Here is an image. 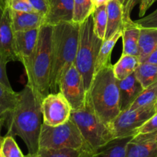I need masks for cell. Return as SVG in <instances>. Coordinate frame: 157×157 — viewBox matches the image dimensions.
<instances>
[{
  "instance_id": "cell-10",
  "label": "cell",
  "mask_w": 157,
  "mask_h": 157,
  "mask_svg": "<svg viewBox=\"0 0 157 157\" xmlns=\"http://www.w3.org/2000/svg\"><path fill=\"white\" fill-rule=\"evenodd\" d=\"M60 92L67 100L72 110L84 107L87 101V90L82 76L75 64L63 75L60 84Z\"/></svg>"
},
{
  "instance_id": "cell-34",
  "label": "cell",
  "mask_w": 157,
  "mask_h": 157,
  "mask_svg": "<svg viewBox=\"0 0 157 157\" xmlns=\"http://www.w3.org/2000/svg\"><path fill=\"white\" fill-rule=\"evenodd\" d=\"M8 61L5 58V57L0 53V83L6 86L7 88L12 90V86L9 81V78L7 76V72H6V64H8Z\"/></svg>"
},
{
  "instance_id": "cell-37",
  "label": "cell",
  "mask_w": 157,
  "mask_h": 157,
  "mask_svg": "<svg viewBox=\"0 0 157 157\" xmlns=\"http://www.w3.org/2000/svg\"><path fill=\"white\" fill-rule=\"evenodd\" d=\"M147 2H148V0H142L140 5V14H139V15H140V18L144 17V15H145L146 12L147 11Z\"/></svg>"
},
{
  "instance_id": "cell-27",
  "label": "cell",
  "mask_w": 157,
  "mask_h": 157,
  "mask_svg": "<svg viewBox=\"0 0 157 157\" xmlns=\"http://www.w3.org/2000/svg\"><path fill=\"white\" fill-rule=\"evenodd\" d=\"M94 31L98 38L104 40L107 25V5L95 7L93 14Z\"/></svg>"
},
{
  "instance_id": "cell-16",
  "label": "cell",
  "mask_w": 157,
  "mask_h": 157,
  "mask_svg": "<svg viewBox=\"0 0 157 157\" xmlns=\"http://www.w3.org/2000/svg\"><path fill=\"white\" fill-rule=\"evenodd\" d=\"M10 17L14 32L40 29L44 25V15L37 12H17L10 9Z\"/></svg>"
},
{
  "instance_id": "cell-41",
  "label": "cell",
  "mask_w": 157,
  "mask_h": 157,
  "mask_svg": "<svg viewBox=\"0 0 157 157\" xmlns=\"http://www.w3.org/2000/svg\"><path fill=\"white\" fill-rule=\"evenodd\" d=\"M156 1V0H148V2H147V9H148L149 8H150V6H151Z\"/></svg>"
},
{
  "instance_id": "cell-33",
  "label": "cell",
  "mask_w": 157,
  "mask_h": 157,
  "mask_svg": "<svg viewBox=\"0 0 157 157\" xmlns=\"http://www.w3.org/2000/svg\"><path fill=\"white\" fill-rule=\"evenodd\" d=\"M157 130V111L148 121H146L139 129H138L137 133H151Z\"/></svg>"
},
{
  "instance_id": "cell-1",
  "label": "cell",
  "mask_w": 157,
  "mask_h": 157,
  "mask_svg": "<svg viewBox=\"0 0 157 157\" xmlns=\"http://www.w3.org/2000/svg\"><path fill=\"white\" fill-rule=\"evenodd\" d=\"M41 101L27 84L18 92V102L6 117V135L19 136L27 147L29 153L39 150V138L43 121Z\"/></svg>"
},
{
  "instance_id": "cell-18",
  "label": "cell",
  "mask_w": 157,
  "mask_h": 157,
  "mask_svg": "<svg viewBox=\"0 0 157 157\" xmlns=\"http://www.w3.org/2000/svg\"><path fill=\"white\" fill-rule=\"evenodd\" d=\"M107 25L105 38L121 30L124 28L123 20V5L118 0H110L107 5Z\"/></svg>"
},
{
  "instance_id": "cell-44",
  "label": "cell",
  "mask_w": 157,
  "mask_h": 157,
  "mask_svg": "<svg viewBox=\"0 0 157 157\" xmlns=\"http://www.w3.org/2000/svg\"><path fill=\"white\" fill-rule=\"evenodd\" d=\"M118 1H119V2H121V4H122V5H123V3H124V0H118Z\"/></svg>"
},
{
  "instance_id": "cell-19",
  "label": "cell",
  "mask_w": 157,
  "mask_h": 157,
  "mask_svg": "<svg viewBox=\"0 0 157 157\" xmlns=\"http://www.w3.org/2000/svg\"><path fill=\"white\" fill-rule=\"evenodd\" d=\"M133 136L114 138L95 150L91 157H127V144Z\"/></svg>"
},
{
  "instance_id": "cell-28",
  "label": "cell",
  "mask_w": 157,
  "mask_h": 157,
  "mask_svg": "<svg viewBox=\"0 0 157 157\" xmlns=\"http://www.w3.org/2000/svg\"><path fill=\"white\" fill-rule=\"evenodd\" d=\"M73 22L81 24L93 14L95 9L93 0H74Z\"/></svg>"
},
{
  "instance_id": "cell-31",
  "label": "cell",
  "mask_w": 157,
  "mask_h": 157,
  "mask_svg": "<svg viewBox=\"0 0 157 157\" xmlns=\"http://www.w3.org/2000/svg\"><path fill=\"white\" fill-rule=\"evenodd\" d=\"M134 24L140 28L157 29V9L145 17L133 21Z\"/></svg>"
},
{
  "instance_id": "cell-42",
  "label": "cell",
  "mask_w": 157,
  "mask_h": 157,
  "mask_svg": "<svg viewBox=\"0 0 157 157\" xmlns=\"http://www.w3.org/2000/svg\"><path fill=\"white\" fill-rule=\"evenodd\" d=\"M24 157H39L38 153H35V154H32V153H28L27 155H25Z\"/></svg>"
},
{
  "instance_id": "cell-4",
  "label": "cell",
  "mask_w": 157,
  "mask_h": 157,
  "mask_svg": "<svg viewBox=\"0 0 157 157\" xmlns=\"http://www.w3.org/2000/svg\"><path fill=\"white\" fill-rule=\"evenodd\" d=\"M53 26L43 25L34 55L25 67L28 84L33 89L40 101L50 94L49 81L52 70V42Z\"/></svg>"
},
{
  "instance_id": "cell-17",
  "label": "cell",
  "mask_w": 157,
  "mask_h": 157,
  "mask_svg": "<svg viewBox=\"0 0 157 157\" xmlns=\"http://www.w3.org/2000/svg\"><path fill=\"white\" fill-rule=\"evenodd\" d=\"M140 28L134 24L133 21L124 25L123 28L122 55L139 56V38Z\"/></svg>"
},
{
  "instance_id": "cell-22",
  "label": "cell",
  "mask_w": 157,
  "mask_h": 157,
  "mask_svg": "<svg viewBox=\"0 0 157 157\" xmlns=\"http://www.w3.org/2000/svg\"><path fill=\"white\" fill-rule=\"evenodd\" d=\"M140 64L138 57L122 55L119 61L113 65V74L117 80H123L133 75Z\"/></svg>"
},
{
  "instance_id": "cell-21",
  "label": "cell",
  "mask_w": 157,
  "mask_h": 157,
  "mask_svg": "<svg viewBox=\"0 0 157 157\" xmlns=\"http://www.w3.org/2000/svg\"><path fill=\"white\" fill-rule=\"evenodd\" d=\"M122 35L123 29H121V30H119L116 33L113 34L110 38H106L103 41L102 45L100 49L96 64H95L94 74L110 62V56H111L112 51H113L114 46L116 45L118 40L122 38Z\"/></svg>"
},
{
  "instance_id": "cell-38",
  "label": "cell",
  "mask_w": 157,
  "mask_h": 157,
  "mask_svg": "<svg viewBox=\"0 0 157 157\" xmlns=\"http://www.w3.org/2000/svg\"><path fill=\"white\" fill-rule=\"evenodd\" d=\"M109 2H110V0H94V3L95 7L103 6V5H107V3H108Z\"/></svg>"
},
{
  "instance_id": "cell-32",
  "label": "cell",
  "mask_w": 157,
  "mask_h": 157,
  "mask_svg": "<svg viewBox=\"0 0 157 157\" xmlns=\"http://www.w3.org/2000/svg\"><path fill=\"white\" fill-rule=\"evenodd\" d=\"M142 0H124L123 3V20L124 25L131 22L133 20L130 18V15L133 8L138 4L141 3Z\"/></svg>"
},
{
  "instance_id": "cell-14",
  "label": "cell",
  "mask_w": 157,
  "mask_h": 157,
  "mask_svg": "<svg viewBox=\"0 0 157 157\" xmlns=\"http://www.w3.org/2000/svg\"><path fill=\"white\" fill-rule=\"evenodd\" d=\"M40 29H32L25 32H15V44L17 55L20 62L25 67L30 62L34 55L38 37Z\"/></svg>"
},
{
  "instance_id": "cell-12",
  "label": "cell",
  "mask_w": 157,
  "mask_h": 157,
  "mask_svg": "<svg viewBox=\"0 0 157 157\" xmlns=\"http://www.w3.org/2000/svg\"><path fill=\"white\" fill-rule=\"evenodd\" d=\"M127 157H157V130L134 135L127 144Z\"/></svg>"
},
{
  "instance_id": "cell-30",
  "label": "cell",
  "mask_w": 157,
  "mask_h": 157,
  "mask_svg": "<svg viewBox=\"0 0 157 157\" xmlns=\"http://www.w3.org/2000/svg\"><path fill=\"white\" fill-rule=\"evenodd\" d=\"M7 5L9 9L17 12H36L27 0H7Z\"/></svg>"
},
{
  "instance_id": "cell-35",
  "label": "cell",
  "mask_w": 157,
  "mask_h": 157,
  "mask_svg": "<svg viewBox=\"0 0 157 157\" xmlns=\"http://www.w3.org/2000/svg\"><path fill=\"white\" fill-rule=\"evenodd\" d=\"M38 13L45 16L49 6V0H27Z\"/></svg>"
},
{
  "instance_id": "cell-6",
  "label": "cell",
  "mask_w": 157,
  "mask_h": 157,
  "mask_svg": "<svg viewBox=\"0 0 157 157\" xmlns=\"http://www.w3.org/2000/svg\"><path fill=\"white\" fill-rule=\"evenodd\" d=\"M70 119L76 124L87 145L94 151L114 139L110 126L103 122L87 104L80 110H72Z\"/></svg>"
},
{
  "instance_id": "cell-39",
  "label": "cell",
  "mask_w": 157,
  "mask_h": 157,
  "mask_svg": "<svg viewBox=\"0 0 157 157\" xmlns=\"http://www.w3.org/2000/svg\"><path fill=\"white\" fill-rule=\"evenodd\" d=\"M6 117H2L0 119V147H1V144H2V140H3V137L1 136L2 127L3 124H4L5 122H6Z\"/></svg>"
},
{
  "instance_id": "cell-13",
  "label": "cell",
  "mask_w": 157,
  "mask_h": 157,
  "mask_svg": "<svg viewBox=\"0 0 157 157\" xmlns=\"http://www.w3.org/2000/svg\"><path fill=\"white\" fill-rule=\"evenodd\" d=\"M74 0H49L44 25L55 26L73 22Z\"/></svg>"
},
{
  "instance_id": "cell-20",
  "label": "cell",
  "mask_w": 157,
  "mask_h": 157,
  "mask_svg": "<svg viewBox=\"0 0 157 157\" xmlns=\"http://www.w3.org/2000/svg\"><path fill=\"white\" fill-rule=\"evenodd\" d=\"M157 47V29L140 28L139 38L140 63L144 62L147 57Z\"/></svg>"
},
{
  "instance_id": "cell-5",
  "label": "cell",
  "mask_w": 157,
  "mask_h": 157,
  "mask_svg": "<svg viewBox=\"0 0 157 157\" xmlns=\"http://www.w3.org/2000/svg\"><path fill=\"white\" fill-rule=\"evenodd\" d=\"M103 41L104 40L97 36L94 31L92 15L80 24L78 51L75 65L82 76L87 92L93 80L95 64Z\"/></svg>"
},
{
  "instance_id": "cell-43",
  "label": "cell",
  "mask_w": 157,
  "mask_h": 157,
  "mask_svg": "<svg viewBox=\"0 0 157 157\" xmlns=\"http://www.w3.org/2000/svg\"><path fill=\"white\" fill-rule=\"evenodd\" d=\"M0 157H5L4 155H3L2 153L1 152V150H0Z\"/></svg>"
},
{
  "instance_id": "cell-45",
  "label": "cell",
  "mask_w": 157,
  "mask_h": 157,
  "mask_svg": "<svg viewBox=\"0 0 157 157\" xmlns=\"http://www.w3.org/2000/svg\"><path fill=\"white\" fill-rule=\"evenodd\" d=\"M156 108H157V103H156Z\"/></svg>"
},
{
  "instance_id": "cell-36",
  "label": "cell",
  "mask_w": 157,
  "mask_h": 157,
  "mask_svg": "<svg viewBox=\"0 0 157 157\" xmlns=\"http://www.w3.org/2000/svg\"><path fill=\"white\" fill-rule=\"evenodd\" d=\"M144 62H148L150 64H157V47L152 52V53L149 55L145 60Z\"/></svg>"
},
{
  "instance_id": "cell-24",
  "label": "cell",
  "mask_w": 157,
  "mask_h": 157,
  "mask_svg": "<svg viewBox=\"0 0 157 157\" xmlns=\"http://www.w3.org/2000/svg\"><path fill=\"white\" fill-rule=\"evenodd\" d=\"M134 75L144 88H147L157 81V64L141 62L138 65Z\"/></svg>"
},
{
  "instance_id": "cell-9",
  "label": "cell",
  "mask_w": 157,
  "mask_h": 157,
  "mask_svg": "<svg viewBox=\"0 0 157 157\" xmlns=\"http://www.w3.org/2000/svg\"><path fill=\"white\" fill-rule=\"evenodd\" d=\"M43 124L55 127L70 119L72 109L61 92L50 93L41 103Z\"/></svg>"
},
{
  "instance_id": "cell-25",
  "label": "cell",
  "mask_w": 157,
  "mask_h": 157,
  "mask_svg": "<svg viewBox=\"0 0 157 157\" xmlns=\"http://www.w3.org/2000/svg\"><path fill=\"white\" fill-rule=\"evenodd\" d=\"M18 92L7 88L0 83V119L6 117L18 102Z\"/></svg>"
},
{
  "instance_id": "cell-11",
  "label": "cell",
  "mask_w": 157,
  "mask_h": 157,
  "mask_svg": "<svg viewBox=\"0 0 157 157\" xmlns=\"http://www.w3.org/2000/svg\"><path fill=\"white\" fill-rule=\"evenodd\" d=\"M0 53L8 62L19 61L15 44V32L12 26L9 6L0 8Z\"/></svg>"
},
{
  "instance_id": "cell-15",
  "label": "cell",
  "mask_w": 157,
  "mask_h": 157,
  "mask_svg": "<svg viewBox=\"0 0 157 157\" xmlns=\"http://www.w3.org/2000/svg\"><path fill=\"white\" fill-rule=\"evenodd\" d=\"M118 87L121 111L130 108L131 104L144 89L136 78L134 73L124 79L118 80Z\"/></svg>"
},
{
  "instance_id": "cell-29",
  "label": "cell",
  "mask_w": 157,
  "mask_h": 157,
  "mask_svg": "<svg viewBox=\"0 0 157 157\" xmlns=\"http://www.w3.org/2000/svg\"><path fill=\"white\" fill-rule=\"evenodd\" d=\"M0 150L5 157H24L18 144L12 136L6 135L3 136Z\"/></svg>"
},
{
  "instance_id": "cell-3",
  "label": "cell",
  "mask_w": 157,
  "mask_h": 157,
  "mask_svg": "<svg viewBox=\"0 0 157 157\" xmlns=\"http://www.w3.org/2000/svg\"><path fill=\"white\" fill-rule=\"evenodd\" d=\"M80 25L64 23L52 28V70L49 88L50 93L60 91L63 75L75 64L78 51Z\"/></svg>"
},
{
  "instance_id": "cell-46",
  "label": "cell",
  "mask_w": 157,
  "mask_h": 157,
  "mask_svg": "<svg viewBox=\"0 0 157 157\" xmlns=\"http://www.w3.org/2000/svg\"><path fill=\"white\" fill-rule=\"evenodd\" d=\"M93 1H94V0H93Z\"/></svg>"
},
{
  "instance_id": "cell-2",
  "label": "cell",
  "mask_w": 157,
  "mask_h": 157,
  "mask_svg": "<svg viewBox=\"0 0 157 157\" xmlns=\"http://www.w3.org/2000/svg\"><path fill=\"white\" fill-rule=\"evenodd\" d=\"M86 104L110 127L121 112L118 80L114 76L111 62L94 75L87 92Z\"/></svg>"
},
{
  "instance_id": "cell-8",
  "label": "cell",
  "mask_w": 157,
  "mask_h": 157,
  "mask_svg": "<svg viewBox=\"0 0 157 157\" xmlns=\"http://www.w3.org/2000/svg\"><path fill=\"white\" fill-rule=\"evenodd\" d=\"M156 111V104L121 111L110 124L114 138L127 137L136 135L138 129Z\"/></svg>"
},
{
  "instance_id": "cell-23",
  "label": "cell",
  "mask_w": 157,
  "mask_h": 157,
  "mask_svg": "<svg viewBox=\"0 0 157 157\" xmlns=\"http://www.w3.org/2000/svg\"><path fill=\"white\" fill-rule=\"evenodd\" d=\"M94 150L89 147L82 149H58L48 150L39 149L38 154L39 157H91Z\"/></svg>"
},
{
  "instance_id": "cell-40",
  "label": "cell",
  "mask_w": 157,
  "mask_h": 157,
  "mask_svg": "<svg viewBox=\"0 0 157 157\" xmlns=\"http://www.w3.org/2000/svg\"><path fill=\"white\" fill-rule=\"evenodd\" d=\"M7 6V0H0V8H4Z\"/></svg>"
},
{
  "instance_id": "cell-7",
  "label": "cell",
  "mask_w": 157,
  "mask_h": 157,
  "mask_svg": "<svg viewBox=\"0 0 157 157\" xmlns=\"http://www.w3.org/2000/svg\"><path fill=\"white\" fill-rule=\"evenodd\" d=\"M89 147L79 129L71 119L61 125L52 127L42 124L39 138V149H82ZM90 148V147H89Z\"/></svg>"
},
{
  "instance_id": "cell-26",
  "label": "cell",
  "mask_w": 157,
  "mask_h": 157,
  "mask_svg": "<svg viewBox=\"0 0 157 157\" xmlns=\"http://www.w3.org/2000/svg\"><path fill=\"white\" fill-rule=\"evenodd\" d=\"M157 103V81L152 84L147 88H144L131 104L129 109H137L140 107H148L151 105H156Z\"/></svg>"
}]
</instances>
